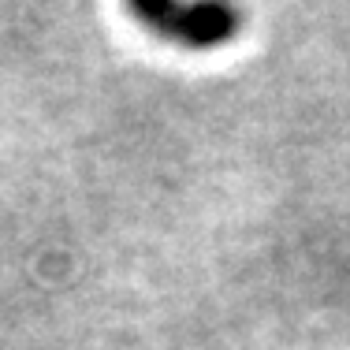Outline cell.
<instances>
[{
    "label": "cell",
    "mask_w": 350,
    "mask_h": 350,
    "mask_svg": "<svg viewBox=\"0 0 350 350\" xmlns=\"http://www.w3.org/2000/svg\"><path fill=\"white\" fill-rule=\"evenodd\" d=\"M131 12L157 34L179 41L187 49H216L235 38L239 12L220 0H198V4H179V0H135Z\"/></svg>",
    "instance_id": "cell-1"
}]
</instances>
